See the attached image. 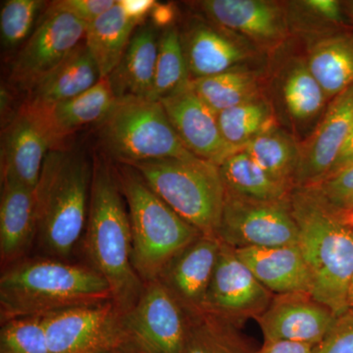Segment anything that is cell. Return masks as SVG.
<instances>
[{"mask_svg":"<svg viewBox=\"0 0 353 353\" xmlns=\"http://www.w3.org/2000/svg\"><path fill=\"white\" fill-rule=\"evenodd\" d=\"M299 245L311 278L310 294L336 316L348 309L353 278V229L313 188H296L290 197Z\"/></svg>","mask_w":353,"mask_h":353,"instance_id":"cell-1","label":"cell"},{"mask_svg":"<svg viewBox=\"0 0 353 353\" xmlns=\"http://www.w3.org/2000/svg\"><path fill=\"white\" fill-rule=\"evenodd\" d=\"M116 171L95 162L90 188L85 250L92 268L108 281L114 303L123 313L137 303L145 290L132 266L131 222Z\"/></svg>","mask_w":353,"mask_h":353,"instance_id":"cell-2","label":"cell"},{"mask_svg":"<svg viewBox=\"0 0 353 353\" xmlns=\"http://www.w3.org/2000/svg\"><path fill=\"white\" fill-rule=\"evenodd\" d=\"M111 299L110 285L94 268L55 259L18 262L0 278L2 323Z\"/></svg>","mask_w":353,"mask_h":353,"instance_id":"cell-3","label":"cell"},{"mask_svg":"<svg viewBox=\"0 0 353 353\" xmlns=\"http://www.w3.org/2000/svg\"><path fill=\"white\" fill-rule=\"evenodd\" d=\"M94 167L79 153L51 150L36 189L37 225L44 250L65 259L87 225Z\"/></svg>","mask_w":353,"mask_h":353,"instance_id":"cell-4","label":"cell"},{"mask_svg":"<svg viewBox=\"0 0 353 353\" xmlns=\"http://www.w3.org/2000/svg\"><path fill=\"white\" fill-rule=\"evenodd\" d=\"M116 174L131 222L132 266L145 284L153 282L201 232L162 201L134 167L122 164Z\"/></svg>","mask_w":353,"mask_h":353,"instance_id":"cell-5","label":"cell"},{"mask_svg":"<svg viewBox=\"0 0 353 353\" xmlns=\"http://www.w3.org/2000/svg\"><path fill=\"white\" fill-rule=\"evenodd\" d=\"M150 189L201 234L217 236L225 201L219 167L201 159H160L132 164Z\"/></svg>","mask_w":353,"mask_h":353,"instance_id":"cell-6","label":"cell"},{"mask_svg":"<svg viewBox=\"0 0 353 353\" xmlns=\"http://www.w3.org/2000/svg\"><path fill=\"white\" fill-rule=\"evenodd\" d=\"M104 148L121 163L160 159H192L161 102L145 97L117 99L101 123Z\"/></svg>","mask_w":353,"mask_h":353,"instance_id":"cell-7","label":"cell"},{"mask_svg":"<svg viewBox=\"0 0 353 353\" xmlns=\"http://www.w3.org/2000/svg\"><path fill=\"white\" fill-rule=\"evenodd\" d=\"M126 353H183L189 330L185 309L158 280L145 283L139 301L123 313Z\"/></svg>","mask_w":353,"mask_h":353,"instance_id":"cell-8","label":"cell"},{"mask_svg":"<svg viewBox=\"0 0 353 353\" xmlns=\"http://www.w3.org/2000/svg\"><path fill=\"white\" fill-rule=\"evenodd\" d=\"M217 238L236 250L297 245L290 199L260 201L225 192Z\"/></svg>","mask_w":353,"mask_h":353,"instance_id":"cell-9","label":"cell"},{"mask_svg":"<svg viewBox=\"0 0 353 353\" xmlns=\"http://www.w3.org/2000/svg\"><path fill=\"white\" fill-rule=\"evenodd\" d=\"M51 353H103L124 345L123 312L111 301L43 315Z\"/></svg>","mask_w":353,"mask_h":353,"instance_id":"cell-10","label":"cell"},{"mask_svg":"<svg viewBox=\"0 0 353 353\" xmlns=\"http://www.w3.org/2000/svg\"><path fill=\"white\" fill-rule=\"evenodd\" d=\"M88 24L71 14L46 9L32 36L21 48L11 70V80L30 90L85 41Z\"/></svg>","mask_w":353,"mask_h":353,"instance_id":"cell-11","label":"cell"},{"mask_svg":"<svg viewBox=\"0 0 353 353\" xmlns=\"http://www.w3.org/2000/svg\"><path fill=\"white\" fill-rule=\"evenodd\" d=\"M274 296L239 259L234 248L221 241L204 313L241 328L246 320L257 319L270 305Z\"/></svg>","mask_w":353,"mask_h":353,"instance_id":"cell-12","label":"cell"},{"mask_svg":"<svg viewBox=\"0 0 353 353\" xmlns=\"http://www.w3.org/2000/svg\"><path fill=\"white\" fill-rule=\"evenodd\" d=\"M61 150L41 109L26 101L6 132L2 182L10 181L34 190L48 153Z\"/></svg>","mask_w":353,"mask_h":353,"instance_id":"cell-13","label":"cell"},{"mask_svg":"<svg viewBox=\"0 0 353 353\" xmlns=\"http://www.w3.org/2000/svg\"><path fill=\"white\" fill-rule=\"evenodd\" d=\"M338 316L309 292L275 294L257 318L264 341H290L319 345Z\"/></svg>","mask_w":353,"mask_h":353,"instance_id":"cell-14","label":"cell"},{"mask_svg":"<svg viewBox=\"0 0 353 353\" xmlns=\"http://www.w3.org/2000/svg\"><path fill=\"white\" fill-rule=\"evenodd\" d=\"M220 246L217 236L201 234L170 260L157 279L187 314H201L205 310Z\"/></svg>","mask_w":353,"mask_h":353,"instance_id":"cell-15","label":"cell"},{"mask_svg":"<svg viewBox=\"0 0 353 353\" xmlns=\"http://www.w3.org/2000/svg\"><path fill=\"white\" fill-rule=\"evenodd\" d=\"M160 102L179 138L194 157L219 166L239 150L228 145L221 134L217 113L199 99L190 83Z\"/></svg>","mask_w":353,"mask_h":353,"instance_id":"cell-16","label":"cell"},{"mask_svg":"<svg viewBox=\"0 0 353 353\" xmlns=\"http://www.w3.org/2000/svg\"><path fill=\"white\" fill-rule=\"evenodd\" d=\"M353 129V85L336 95L312 136L301 145L296 188L313 187L324 180Z\"/></svg>","mask_w":353,"mask_h":353,"instance_id":"cell-17","label":"cell"},{"mask_svg":"<svg viewBox=\"0 0 353 353\" xmlns=\"http://www.w3.org/2000/svg\"><path fill=\"white\" fill-rule=\"evenodd\" d=\"M199 6L216 26L263 44L287 38L289 21L278 2L266 0H204Z\"/></svg>","mask_w":353,"mask_h":353,"instance_id":"cell-18","label":"cell"},{"mask_svg":"<svg viewBox=\"0 0 353 353\" xmlns=\"http://www.w3.org/2000/svg\"><path fill=\"white\" fill-rule=\"evenodd\" d=\"M192 80L218 75L236 68L253 57V50L222 28L196 21L181 34Z\"/></svg>","mask_w":353,"mask_h":353,"instance_id":"cell-19","label":"cell"},{"mask_svg":"<svg viewBox=\"0 0 353 353\" xmlns=\"http://www.w3.org/2000/svg\"><path fill=\"white\" fill-rule=\"evenodd\" d=\"M234 250L257 280L274 294H310L312 278L299 245L234 248Z\"/></svg>","mask_w":353,"mask_h":353,"instance_id":"cell-20","label":"cell"},{"mask_svg":"<svg viewBox=\"0 0 353 353\" xmlns=\"http://www.w3.org/2000/svg\"><path fill=\"white\" fill-rule=\"evenodd\" d=\"M159 39L152 24L139 26L120 63L108 77L117 99L136 97L152 99Z\"/></svg>","mask_w":353,"mask_h":353,"instance_id":"cell-21","label":"cell"},{"mask_svg":"<svg viewBox=\"0 0 353 353\" xmlns=\"http://www.w3.org/2000/svg\"><path fill=\"white\" fill-rule=\"evenodd\" d=\"M34 190L18 183L2 182L0 202V253L3 263L15 262L31 245L36 234Z\"/></svg>","mask_w":353,"mask_h":353,"instance_id":"cell-22","label":"cell"},{"mask_svg":"<svg viewBox=\"0 0 353 353\" xmlns=\"http://www.w3.org/2000/svg\"><path fill=\"white\" fill-rule=\"evenodd\" d=\"M101 77L85 41L30 90L27 101L52 106L78 97Z\"/></svg>","mask_w":353,"mask_h":353,"instance_id":"cell-23","label":"cell"},{"mask_svg":"<svg viewBox=\"0 0 353 353\" xmlns=\"http://www.w3.org/2000/svg\"><path fill=\"white\" fill-rule=\"evenodd\" d=\"M308 68L328 99L353 85V31L339 30L321 37L311 46Z\"/></svg>","mask_w":353,"mask_h":353,"instance_id":"cell-24","label":"cell"},{"mask_svg":"<svg viewBox=\"0 0 353 353\" xmlns=\"http://www.w3.org/2000/svg\"><path fill=\"white\" fill-rule=\"evenodd\" d=\"M116 101L117 97L114 94L109 79L103 78L94 87L69 101L52 106L34 105L43 110L53 132L63 145L65 139L76 130L105 119Z\"/></svg>","mask_w":353,"mask_h":353,"instance_id":"cell-25","label":"cell"},{"mask_svg":"<svg viewBox=\"0 0 353 353\" xmlns=\"http://www.w3.org/2000/svg\"><path fill=\"white\" fill-rule=\"evenodd\" d=\"M136 27L118 1L108 12L88 25L85 43L101 79L110 76L120 63Z\"/></svg>","mask_w":353,"mask_h":353,"instance_id":"cell-26","label":"cell"},{"mask_svg":"<svg viewBox=\"0 0 353 353\" xmlns=\"http://www.w3.org/2000/svg\"><path fill=\"white\" fill-rule=\"evenodd\" d=\"M225 192L260 201H288L292 189L264 171L243 150H236L219 165Z\"/></svg>","mask_w":353,"mask_h":353,"instance_id":"cell-27","label":"cell"},{"mask_svg":"<svg viewBox=\"0 0 353 353\" xmlns=\"http://www.w3.org/2000/svg\"><path fill=\"white\" fill-rule=\"evenodd\" d=\"M241 150L269 175L294 189L301 145L288 132L277 126L271 128L252 139Z\"/></svg>","mask_w":353,"mask_h":353,"instance_id":"cell-28","label":"cell"},{"mask_svg":"<svg viewBox=\"0 0 353 353\" xmlns=\"http://www.w3.org/2000/svg\"><path fill=\"white\" fill-rule=\"evenodd\" d=\"M192 90L215 113L261 99L259 78L252 72L236 68L192 80Z\"/></svg>","mask_w":353,"mask_h":353,"instance_id":"cell-29","label":"cell"},{"mask_svg":"<svg viewBox=\"0 0 353 353\" xmlns=\"http://www.w3.org/2000/svg\"><path fill=\"white\" fill-rule=\"evenodd\" d=\"M183 353H256L240 328L209 313L189 315Z\"/></svg>","mask_w":353,"mask_h":353,"instance_id":"cell-30","label":"cell"},{"mask_svg":"<svg viewBox=\"0 0 353 353\" xmlns=\"http://www.w3.org/2000/svg\"><path fill=\"white\" fill-rule=\"evenodd\" d=\"M283 101L292 120L306 123L317 117L326 104L327 97L316 80L307 62H294L285 72L282 83Z\"/></svg>","mask_w":353,"mask_h":353,"instance_id":"cell-31","label":"cell"},{"mask_svg":"<svg viewBox=\"0 0 353 353\" xmlns=\"http://www.w3.org/2000/svg\"><path fill=\"white\" fill-rule=\"evenodd\" d=\"M192 82L181 34L169 28L159 38L152 99L160 101L181 92Z\"/></svg>","mask_w":353,"mask_h":353,"instance_id":"cell-32","label":"cell"},{"mask_svg":"<svg viewBox=\"0 0 353 353\" xmlns=\"http://www.w3.org/2000/svg\"><path fill=\"white\" fill-rule=\"evenodd\" d=\"M217 118L223 138L234 150H241L252 139L276 126L270 105L263 99L221 111Z\"/></svg>","mask_w":353,"mask_h":353,"instance_id":"cell-33","label":"cell"},{"mask_svg":"<svg viewBox=\"0 0 353 353\" xmlns=\"http://www.w3.org/2000/svg\"><path fill=\"white\" fill-rule=\"evenodd\" d=\"M0 353H51L43 316L14 318L2 323Z\"/></svg>","mask_w":353,"mask_h":353,"instance_id":"cell-34","label":"cell"},{"mask_svg":"<svg viewBox=\"0 0 353 353\" xmlns=\"http://www.w3.org/2000/svg\"><path fill=\"white\" fill-rule=\"evenodd\" d=\"M46 2L41 0H7L0 11L2 43L8 50L26 43L34 32Z\"/></svg>","mask_w":353,"mask_h":353,"instance_id":"cell-35","label":"cell"},{"mask_svg":"<svg viewBox=\"0 0 353 353\" xmlns=\"http://www.w3.org/2000/svg\"><path fill=\"white\" fill-rule=\"evenodd\" d=\"M311 188L333 210L347 208L353 202V165Z\"/></svg>","mask_w":353,"mask_h":353,"instance_id":"cell-36","label":"cell"},{"mask_svg":"<svg viewBox=\"0 0 353 353\" xmlns=\"http://www.w3.org/2000/svg\"><path fill=\"white\" fill-rule=\"evenodd\" d=\"M317 353H353V312L336 318L333 328L320 343Z\"/></svg>","mask_w":353,"mask_h":353,"instance_id":"cell-37","label":"cell"},{"mask_svg":"<svg viewBox=\"0 0 353 353\" xmlns=\"http://www.w3.org/2000/svg\"><path fill=\"white\" fill-rule=\"evenodd\" d=\"M115 0H60L50 4V8L63 11L90 25L116 4Z\"/></svg>","mask_w":353,"mask_h":353,"instance_id":"cell-38","label":"cell"},{"mask_svg":"<svg viewBox=\"0 0 353 353\" xmlns=\"http://www.w3.org/2000/svg\"><path fill=\"white\" fill-rule=\"evenodd\" d=\"M297 6L309 15L313 16L317 20H321L334 27L345 26L343 18V6L336 0H304L296 2Z\"/></svg>","mask_w":353,"mask_h":353,"instance_id":"cell-39","label":"cell"},{"mask_svg":"<svg viewBox=\"0 0 353 353\" xmlns=\"http://www.w3.org/2000/svg\"><path fill=\"white\" fill-rule=\"evenodd\" d=\"M125 15L132 22L138 26L145 24L146 18L150 17L153 7L157 4L155 0H119Z\"/></svg>","mask_w":353,"mask_h":353,"instance_id":"cell-40","label":"cell"},{"mask_svg":"<svg viewBox=\"0 0 353 353\" xmlns=\"http://www.w3.org/2000/svg\"><path fill=\"white\" fill-rule=\"evenodd\" d=\"M319 345L290 341H264L263 345L256 353H317Z\"/></svg>","mask_w":353,"mask_h":353,"instance_id":"cell-41","label":"cell"},{"mask_svg":"<svg viewBox=\"0 0 353 353\" xmlns=\"http://www.w3.org/2000/svg\"><path fill=\"white\" fill-rule=\"evenodd\" d=\"M152 25L155 29H169L174 27L176 18V8L172 3H159L157 2L150 15Z\"/></svg>","mask_w":353,"mask_h":353,"instance_id":"cell-42","label":"cell"},{"mask_svg":"<svg viewBox=\"0 0 353 353\" xmlns=\"http://www.w3.org/2000/svg\"><path fill=\"white\" fill-rule=\"evenodd\" d=\"M353 165V129L350 134H348L347 139H345L343 146H341L340 152L336 155L331 169L325 176V179L330 178V176L336 175L340 173L341 171L345 170L348 167ZM324 179V180H325ZM323 180V181H324Z\"/></svg>","mask_w":353,"mask_h":353,"instance_id":"cell-43","label":"cell"},{"mask_svg":"<svg viewBox=\"0 0 353 353\" xmlns=\"http://www.w3.org/2000/svg\"><path fill=\"white\" fill-rule=\"evenodd\" d=\"M334 211L345 224H347L348 227L353 229V202L350 205H347V208Z\"/></svg>","mask_w":353,"mask_h":353,"instance_id":"cell-44","label":"cell"},{"mask_svg":"<svg viewBox=\"0 0 353 353\" xmlns=\"http://www.w3.org/2000/svg\"><path fill=\"white\" fill-rule=\"evenodd\" d=\"M343 10L353 23V1L343 2Z\"/></svg>","mask_w":353,"mask_h":353,"instance_id":"cell-45","label":"cell"},{"mask_svg":"<svg viewBox=\"0 0 353 353\" xmlns=\"http://www.w3.org/2000/svg\"><path fill=\"white\" fill-rule=\"evenodd\" d=\"M347 310L353 312V278L352 285H350V294H348V309Z\"/></svg>","mask_w":353,"mask_h":353,"instance_id":"cell-46","label":"cell"},{"mask_svg":"<svg viewBox=\"0 0 353 353\" xmlns=\"http://www.w3.org/2000/svg\"><path fill=\"white\" fill-rule=\"evenodd\" d=\"M103 353H126L124 352H122L121 350H109V352H103Z\"/></svg>","mask_w":353,"mask_h":353,"instance_id":"cell-47","label":"cell"}]
</instances>
